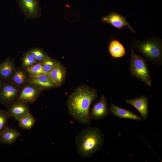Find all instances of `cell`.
<instances>
[{"label": "cell", "mask_w": 162, "mask_h": 162, "mask_svg": "<svg viewBox=\"0 0 162 162\" xmlns=\"http://www.w3.org/2000/svg\"><path fill=\"white\" fill-rule=\"evenodd\" d=\"M3 85V84L2 83V82L0 79V90L2 87V86Z\"/></svg>", "instance_id": "25"}, {"label": "cell", "mask_w": 162, "mask_h": 162, "mask_svg": "<svg viewBox=\"0 0 162 162\" xmlns=\"http://www.w3.org/2000/svg\"><path fill=\"white\" fill-rule=\"evenodd\" d=\"M126 102L134 106L140 113L143 119L145 120L148 115V99L143 95L133 100L126 99Z\"/></svg>", "instance_id": "11"}, {"label": "cell", "mask_w": 162, "mask_h": 162, "mask_svg": "<svg viewBox=\"0 0 162 162\" xmlns=\"http://www.w3.org/2000/svg\"><path fill=\"white\" fill-rule=\"evenodd\" d=\"M36 120L30 112L23 116L18 121V124L21 128L25 130H30L35 124Z\"/></svg>", "instance_id": "18"}, {"label": "cell", "mask_w": 162, "mask_h": 162, "mask_svg": "<svg viewBox=\"0 0 162 162\" xmlns=\"http://www.w3.org/2000/svg\"><path fill=\"white\" fill-rule=\"evenodd\" d=\"M131 50L129 69L131 75L143 82L148 86H151L152 79L146 59L136 55L131 46Z\"/></svg>", "instance_id": "4"}, {"label": "cell", "mask_w": 162, "mask_h": 162, "mask_svg": "<svg viewBox=\"0 0 162 162\" xmlns=\"http://www.w3.org/2000/svg\"><path fill=\"white\" fill-rule=\"evenodd\" d=\"M101 20L103 22L109 24L118 29L127 26L132 33H134L135 32L127 20L126 16L121 15L116 12H111L109 15L102 17Z\"/></svg>", "instance_id": "7"}, {"label": "cell", "mask_w": 162, "mask_h": 162, "mask_svg": "<svg viewBox=\"0 0 162 162\" xmlns=\"http://www.w3.org/2000/svg\"><path fill=\"white\" fill-rule=\"evenodd\" d=\"M22 102L17 100L11 104L7 111L10 117L18 121L23 116L30 112L28 106Z\"/></svg>", "instance_id": "8"}, {"label": "cell", "mask_w": 162, "mask_h": 162, "mask_svg": "<svg viewBox=\"0 0 162 162\" xmlns=\"http://www.w3.org/2000/svg\"><path fill=\"white\" fill-rule=\"evenodd\" d=\"M108 111L107 100L103 95L100 99L93 106L90 113V116L92 119H101L108 115Z\"/></svg>", "instance_id": "9"}, {"label": "cell", "mask_w": 162, "mask_h": 162, "mask_svg": "<svg viewBox=\"0 0 162 162\" xmlns=\"http://www.w3.org/2000/svg\"><path fill=\"white\" fill-rule=\"evenodd\" d=\"M26 78V74L25 72L22 70H19L15 72L12 80L15 83L20 85L23 84L25 82Z\"/></svg>", "instance_id": "20"}, {"label": "cell", "mask_w": 162, "mask_h": 162, "mask_svg": "<svg viewBox=\"0 0 162 162\" xmlns=\"http://www.w3.org/2000/svg\"><path fill=\"white\" fill-rule=\"evenodd\" d=\"M131 46L146 60L157 65L162 64V40L160 38L154 37L142 41L134 38Z\"/></svg>", "instance_id": "3"}, {"label": "cell", "mask_w": 162, "mask_h": 162, "mask_svg": "<svg viewBox=\"0 0 162 162\" xmlns=\"http://www.w3.org/2000/svg\"><path fill=\"white\" fill-rule=\"evenodd\" d=\"M21 135L15 129L7 126L0 133V141L3 144H12Z\"/></svg>", "instance_id": "12"}, {"label": "cell", "mask_w": 162, "mask_h": 162, "mask_svg": "<svg viewBox=\"0 0 162 162\" xmlns=\"http://www.w3.org/2000/svg\"><path fill=\"white\" fill-rule=\"evenodd\" d=\"M42 68L46 74L51 71L57 65L58 63L50 59L48 57L41 61Z\"/></svg>", "instance_id": "21"}, {"label": "cell", "mask_w": 162, "mask_h": 162, "mask_svg": "<svg viewBox=\"0 0 162 162\" xmlns=\"http://www.w3.org/2000/svg\"><path fill=\"white\" fill-rule=\"evenodd\" d=\"M29 81L31 83L44 87H52L57 86L47 74L32 76Z\"/></svg>", "instance_id": "14"}, {"label": "cell", "mask_w": 162, "mask_h": 162, "mask_svg": "<svg viewBox=\"0 0 162 162\" xmlns=\"http://www.w3.org/2000/svg\"><path fill=\"white\" fill-rule=\"evenodd\" d=\"M109 111L114 116L120 118L130 119L136 121L141 119L140 116L131 111L119 108L112 103Z\"/></svg>", "instance_id": "13"}, {"label": "cell", "mask_w": 162, "mask_h": 162, "mask_svg": "<svg viewBox=\"0 0 162 162\" xmlns=\"http://www.w3.org/2000/svg\"><path fill=\"white\" fill-rule=\"evenodd\" d=\"M109 51L111 56L115 58L122 57L126 54L125 48L118 40L113 39L110 43Z\"/></svg>", "instance_id": "15"}, {"label": "cell", "mask_w": 162, "mask_h": 162, "mask_svg": "<svg viewBox=\"0 0 162 162\" xmlns=\"http://www.w3.org/2000/svg\"><path fill=\"white\" fill-rule=\"evenodd\" d=\"M97 98L95 89L84 86L78 87L67 100L68 113L79 122L83 125L89 124L92 120L90 115V106Z\"/></svg>", "instance_id": "1"}, {"label": "cell", "mask_w": 162, "mask_h": 162, "mask_svg": "<svg viewBox=\"0 0 162 162\" xmlns=\"http://www.w3.org/2000/svg\"><path fill=\"white\" fill-rule=\"evenodd\" d=\"M9 118L7 111L0 110V133L7 126Z\"/></svg>", "instance_id": "24"}, {"label": "cell", "mask_w": 162, "mask_h": 162, "mask_svg": "<svg viewBox=\"0 0 162 162\" xmlns=\"http://www.w3.org/2000/svg\"><path fill=\"white\" fill-rule=\"evenodd\" d=\"M14 67L9 59H7L0 63V77L3 79L9 78L12 74Z\"/></svg>", "instance_id": "17"}, {"label": "cell", "mask_w": 162, "mask_h": 162, "mask_svg": "<svg viewBox=\"0 0 162 162\" xmlns=\"http://www.w3.org/2000/svg\"><path fill=\"white\" fill-rule=\"evenodd\" d=\"M18 91L15 86L8 83L3 84L0 90V104L9 106L17 99Z\"/></svg>", "instance_id": "6"}, {"label": "cell", "mask_w": 162, "mask_h": 162, "mask_svg": "<svg viewBox=\"0 0 162 162\" xmlns=\"http://www.w3.org/2000/svg\"><path fill=\"white\" fill-rule=\"evenodd\" d=\"M28 52L34 58L38 61H42L48 57L44 52L40 49H33Z\"/></svg>", "instance_id": "22"}, {"label": "cell", "mask_w": 162, "mask_h": 162, "mask_svg": "<svg viewBox=\"0 0 162 162\" xmlns=\"http://www.w3.org/2000/svg\"><path fill=\"white\" fill-rule=\"evenodd\" d=\"M65 72L64 69L62 65L58 63L56 66L47 74L57 85L59 86L64 79Z\"/></svg>", "instance_id": "16"}, {"label": "cell", "mask_w": 162, "mask_h": 162, "mask_svg": "<svg viewBox=\"0 0 162 162\" xmlns=\"http://www.w3.org/2000/svg\"><path fill=\"white\" fill-rule=\"evenodd\" d=\"M22 65L27 68L36 64L38 61L34 58L28 52L24 54L22 58Z\"/></svg>", "instance_id": "23"}, {"label": "cell", "mask_w": 162, "mask_h": 162, "mask_svg": "<svg viewBox=\"0 0 162 162\" xmlns=\"http://www.w3.org/2000/svg\"><path fill=\"white\" fill-rule=\"evenodd\" d=\"M20 9L27 18H38L40 14V6L38 0H17Z\"/></svg>", "instance_id": "5"}, {"label": "cell", "mask_w": 162, "mask_h": 162, "mask_svg": "<svg viewBox=\"0 0 162 162\" xmlns=\"http://www.w3.org/2000/svg\"><path fill=\"white\" fill-rule=\"evenodd\" d=\"M76 151L83 158L90 157L101 148L104 137L98 128L88 126L76 136Z\"/></svg>", "instance_id": "2"}, {"label": "cell", "mask_w": 162, "mask_h": 162, "mask_svg": "<svg viewBox=\"0 0 162 162\" xmlns=\"http://www.w3.org/2000/svg\"><path fill=\"white\" fill-rule=\"evenodd\" d=\"M27 70L28 74L32 76L43 74H47L44 71L41 62L36 63L27 68Z\"/></svg>", "instance_id": "19"}, {"label": "cell", "mask_w": 162, "mask_h": 162, "mask_svg": "<svg viewBox=\"0 0 162 162\" xmlns=\"http://www.w3.org/2000/svg\"><path fill=\"white\" fill-rule=\"evenodd\" d=\"M40 91L35 86L28 85L22 89L17 100L26 104L33 103L38 98Z\"/></svg>", "instance_id": "10"}]
</instances>
